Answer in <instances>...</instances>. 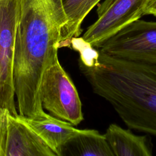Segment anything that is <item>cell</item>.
<instances>
[{"label": "cell", "instance_id": "6da1fadb", "mask_svg": "<svg viewBox=\"0 0 156 156\" xmlns=\"http://www.w3.org/2000/svg\"><path fill=\"white\" fill-rule=\"evenodd\" d=\"M13 66L19 115H44L40 87L45 71L58 58L67 20L60 0H18Z\"/></svg>", "mask_w": 156, "mask_h": 156}, {"label": "cell", "instance_id": "7a4b0ae2", "mask_svg": "<svg viewBox=\"0 0 156 156\" xmlns=\"http://www.w3.org/2000/svg\"><path fill=\"white\" fill-rule=\"evenodd\" d=\"M78 51L80 69L93 92L129 129L156 136V63L111 57L90 45Z\"/></svg>", "mask_w": 156, "mask_h": 156}, {"label": "cell", "instance_id": "9c48e42d", "mask_svg": "<svg viewBox=\"0 0 156 156\" xmlns=\"http://www.w3.org/2000/svg\"><path fill=\"white\" fill-rule=\"evenodd\" d=\"M115 156H151L153 144L146 135H137L112 123L104 134Z\"/></svg>", "mask_w": 156, "mask_h": 156}, {"label": "cell", "instance_id": "8fae6325", "mask_svg": "<svg viewBox=\"0 0 156 156\" xmlns=\"http://www.w3.org/2000/svg\"><path fill=\"white\" fill-rule=\"evenodd\" d=\"M66 18L59 48L69 46L73 38L82 33L81 25L88 13L101 0H60Z\"/></svg>", "mask_w": 156, "mask_h": 156}, {"label": "cell", "instance_id": "5b68a950", "mask_svg": "<svg viewBox=\"0 0 156 156\" xmlns=\"http://www.w3.org/2000/svg\"><path fill=\"white\" fill-rule=\"evenodd\" d=\"M18 0H0V108L16 116L13 66L18 20Z\"/></svg>", "mask_w": 156, "mask_h": 156}, {"label": "cell", "instance_id": "52a82bcc", "mask_svg": "<svg viewBox=\"0 0 156 156\" xmlns=\"http://www.w3.org/2000/svg\"><path fill=\"white\" fill-rule=\"evenodd\" d=\"M1 156H57L29 126L0 108Z\"/></svg>", "mask_w": 156, "mask_h": 156}, {"label": "cell", "instance_id": "7c38bea8", "mask_svg": "<svg viewBox=\"0 0 156 156\" xmlns=\"http://www.w3.org/2000/svg\"><path fill=\"white\" fill-rule=\"evenodd\" d=\"M145 15H152L156 16V0H149L144 10Z\"/></svg>", "mask_w": 156, "mask_h": 156}, {"label": "cell", "instance_id": "ba28073f", "mask_svg": "<svg viewBox=\"0 0 156 156\" xmlns=\"http://www.w3.org/2000/svg\"><path fill=\"white\" fill-rule=\"evenodd\" d=\"M16 118L34 131L52 150L60 156L62 146L78 131L70 123L44 113L37 118L20 115Z\"/></svg>", "mask_w": 156, "mask_h": 156}, {"label": "cell", "instance_id": "277c9868", "mask_svg": "<svg viewBox=\"0 0 156 156\" xmlns=\"http://www.w3.org/2000/svg\"><path fill=\"white\" fill-rule=\"evenodd\" d=\"M96 49L118 59L156 63V21L135 20L109 37Z\"/></svg>", "mask_w": 156, "mask_h": 156}, {"label": "cell", "instance_id": "30bf717a", "mask_svg": "<svg viewBox=\"0 0 156 156\" xmlns=\"http://www.w3.org/2000/svg\"><path fill=\"white\" fill-rule=\"evenodd\" d=\"M62 155L114 156L104 135L94 129H79L62 146Z\"/></svg>", "mask_w": 156, "mask_h": 156}, {"label": "cell", "instance_id": "3957f363", "mask_svg": "<svg viewBox=\"0 0 156 156\" xmlns=\"http://www.w3.org/2000/svg\"><path fill=\"white\" fill-rule=\"evenodd\" d=\"M43 108L53 116L77 126L83 119L77 90L58 60L44 73L40 87Z\"/></svg>", "mask_w": 156, "mask_h": 156}, {"label": "cell", "instance_id": "8992f818", "mask_svg": "<svg viewBox=\"0 0 156 156\" xmlns=\"http://www.w3.org/2000/svg\"><path fill=\"white\" fill-rule=\"evenodd\" d=\"M149 0H107L98 10V19L82 37L98 49L109 37L144 15Z\"/></svg>", "mask_w": 156, "mask_h": 156}, {"label": "cell", "instance_id": "4fadbf2b", "mask_svg": "<svg viewBox=\"0 0 156 156\" xmlns=\"http://www.w3.org/2000/svg\"><path fill=\"white\" fill-rule=\"evenodd\" d=\"M0 156H1V135H0Z\"/></svg>", "mask_w": 156, "mask_h": 156}]
</instances>
